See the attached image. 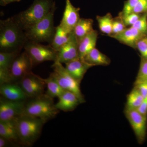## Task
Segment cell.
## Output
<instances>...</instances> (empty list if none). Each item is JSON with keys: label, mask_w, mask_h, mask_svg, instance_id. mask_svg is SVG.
I'll return each instance as SVG.
<instances>
[{"label": "cell", "mask_w": 147, "mask_h": 147, "mask_svg": "<svg viewBox=\"0 0 147 147\" xmlns=\"http://www.w3.org/2000/svg\"><path fill=\"white\" fill-rule=\"evenodd\" d=\"M144 38L145 40H146V42H147V37H145Z\"/></svg>", "instance_id": "f35d334b"}, {"label": "cell", "mask_w": 147, "mask_h": 147, "mask_svg": "<svg viewBox=\"0 0 147 147\" xmlns=\"http://www.w3.org/2000/svg\"><path fill=\"white\" fill-rule=\"evenodd\" d=\"M65 65L67 71L80 83L88 69L92 67L79 57L67 63Z\"/></svg>", "instance_id": "9a60e30c"}, {"label": "cell", "mask_w": 147, "mask_h": 147, "mask_svg": "<svg viewBox=\"0 0 147 147\" xmlns=\"http://www.w3.org/2000/svg\"><path fill=\"white\" fill-rule=\"evenodd\" d=\"M19 54L0 52V68L9 69L13 61Z\"/></svg>", "instance_id": "484cf974"}, {"label": "cell", "mask_w": 147, "mask_h": 147, "mask_svg": "<svg viewBox=\"0 0 147 147\" xmlns=\"http://www.w3.org/2000/svg\"><path fill=\"white\" fill-rule=\"evenodd\" d=\"M93 21L91 18H80L72 32L78 42L93 30Z\"/></svg>", "instance_id": "ffe728a7"}, {"label": "cell", "mask_w": 147, "mask_h": 147, "mask_svg": "<svg viewBox=\"0 0 147 147\" xmlns=\"http://www.w3.org/2000/svg\"><path fill=\"white\" fill-rule=\"evenodd\" d=\"M98 27L101 32L105 34L111 35L114 19L110 13L103 16H96Z\"/></svg>", "instance_id": "d4e9b609"}, {"label": "cell", "mask_w": 147, "mask_h": 147, "mask_svg": "<svg viewBox=\"0 0 147 147\" xmlns=\"http://www.w3.org/2000/svg\"><path fill=\"white\" fill-rule=\"evenodd\" d=\"M138 0H127L125 3L123 9L120 16H123L133 13Z\"/></svg>", "instance_id": "1f68e13d"}, {"label": "cell", "mask_w": 147, "mask_h": 147, "mask_svg": "<svg viewBox=\"0 0 147 147\" xmlns=\"http://www.w3.org/2000/svg\"><path fill=\"white\" fill-rule=\"evenodd\" d=\"M18 83L29 98H33L44 94L46 84L43 78L33 73L32 71Z\"/></svg>", "instance_id": "9c48e42d"}, {"label": "cell", "mask_w": 147, "mask_h": 147, "mask_svg": "<svg viewBox=\"0 0 147 147\" xmlns=\"http://www.w3.org/2000/svg\"><path fill=\"white\" fill-rule=\"evenodd\" d=\"M136 28L143 34H147V13H144L136 23L132 26Z\"/></svg>", "instance_id": "4316f807"}, {"label": "cell", "mask_w": 147, "mask_h": 147, "mask_svg": "<svg viewBox=\"0 0 147 147\" xmlns=\"http://www.w3.org/2000/svg\"><path fill=\"white\" fill-rule=\"evenodd\" d=\"M145 35L134 27L126 28L122 32L112 36L121 43L129 47L136 48L137 42L145 37Z\"/></svg>", "instance_id": "2e32d148"}, {"label": "cell", "mask_w": 147, "mask_h": 147, "mask_svg": "<svg viewBox=\"0 0 147 147\" xmlns=\"http://www.w3.org/2000/svg\"><path fill=\"white\" fill-rule=\"evenodd\" d=\"M144 98L139 91L134 87L127 95L125 109L137 110L142 104Z\"/></svg>", "instance_id": "cb8c5ba5"}, {"label": "cell", "mask_w": 147, "mask_h": 147, "mask_svg": "<svg viewBox=\"0 0 147 147\" xmlns=\"http://www.w3.org/2000/svg\"><path fill=\"white\" fill-rule=\"evenodd\" d=\"M0 94L4 98L14 101H26L29 98L16 83L1 85Z\"/></svg>", "instance_id": "5bb4252c"}, {"label": "cell", "mask_w": 147, "mask_h": 147, "mask_svg": "<svg viewBox=\"0 0 147 147\" xmlns=\"http://www.w3.org/2000/svg\"><path fill=\"white\" fill-rule=\"evenodd\" d=\"M26 102L24 114L39 118L45 121L54 118L59 113L53 98L43 94Z\"/></svg>", "instance_id": "5b68a950"}, {"label": "cell", "mask_w": 147, "mask_h": 147, "mask_svg": "<svg viewBox=\"0 0 147 147\" xmlns=\"http://www.w3.org/2000/svg\"><path fill=\"white\" fill-rule=\"evenodd\" d=\"M24 49L31 59L34 66L47 61L55 62L57 59L58 52L50 44L43 45L28 40Z\"/></svg>", "instance_id": "52a82bcc"}, {"label": "cell", "mask_w": 147, "mask_h": 147, "mask_svg": "<svg viewBox=\"0 0 147 147\" xmlns=\"http://www.w3.org/2000/svg\"><path fill=\"white\" fill-rule=\"evenodd\" d=\"M137 110L143 115L147 117V96L144 98L142 104Z\"/></svg>", "instance_id": "8d00e7d4"}, {"label": "cell", "mask_w": 147, "mask_h": 147, "mask_svg": "<svg viewBox=\"0 0 147 147\" xmlns=\"http://www.w3.org/2000/svg\"><path fill=\"white\" fill-rule=\"evenodd\" d=\"M126 26L124 24L121 16L113 20L112 32L110 36L112 37L122 32L126 29Z\"/></svg>", "instance_id": "83f0119b"}, {"label": "cell", "mask_w": 147, "mask_h": 147, "mask_svg": "<svg viewBox=\"0 0 147 147\" xmlns=\"http://www.w3.org/2000/svg\"><path fill=\"white\" fill-rule=\"evenodd\" d=\"M58 98L59 100L55 104V106L59 110L70 112L75 110L81 104L76 95L69 91H65Z\"/></svg>", "instance_id": "e0dca14e"}, {"label": "cell", "mask_w": 147, "mask_h": 147, "mask_svg": "<svg viewBox=\"0 0 147 147\" xmlns=\"http://www.w3.org/2000/svg\"><path fill=\"white\" fill-rule=\"evenodd\" d=\"M56 8L54 9L39 22L25 31L28 40L41 43L47 42L51 44L56 27L54 25V15Z\"/></svg>", "instance_id": "277c9868"}, {"label": "cell", "mask_w": 147, "mask_h": 147, "mask_svg": "<svg viewBox=\"0 0 147 147\" xmlns=\"http://www.w3.org/2000/svg\"><path fill=\"white\" fill-rule=\"evenodd\" d=\"M84 60L92 67L96 65L107 66L110 63V59L96 47L85 56Z\"/></svg>", "instance_id": "44dd1931"}, {"label": "cell", "mask_w": 147, "mask_h": 147, "mask_svg": "<svg viewBox=\"0 0 147 147\" xmlns=\"http://www.w3.org/2000/svg\"><path fill=\"white\" fill-rule=\"evenodd\" d=\"M71 32L66 31L59 25L56 27V32L51 44H50L57 52L68 42Z\"/></svg>", "instance_id": "7402d4cb"}, {"label": "cell", "mask_w": 147, "mask_h": 147, "mask_svg": "<svg viewBox=\"0 0 147 147\" xmlns=\"http://www.w3.org/2000/svg\"><path fill=\"white\" fill-rule=\"evenodd\" d=\"M147 80V59H142L136 81Z\"/></svg>", "instance_id": "4dcf8cb0"}, {"label": "cell", "mask_w": 147, "mask_h": 147, "mask_svg": "<svg viewBox=\"0 0 147 147\" xmlns=\"http://www.w3.org/2000/svg\"><path fill=\"white\" fill-rule=\"evenodd\" d=\"M26 101H14L1 96L0 121L13 120L24 114Z\"/></svg>", "instance_id": "8fae6325"}, {"label": "cell", "mask_w": 147, "mask_h": 147, "mask_svg": "<svg viewBox=\"0 0 147 147\" xmlns=\"http://www.w3.org/2000/svg\"><path fill=\"white\" fill-rule=\"evenodd\" d=\"M53 71L50 74L64 90L72 92L76 95L81 103L86 102L80 88V82L73 78L67 71L62 63L55 61L52 65Z\"/></svg>", "instance_id": "8992f818"}, {"label": "cell", "mask_w": 147, "mask_h": 147, "mask_svg": "<svg viewBox=\"0 0 147 147\" xmlns=\"http://www.w3.org/2000/svg\"><path fill=\"white\" fill-rule=\"evenodd\" d=\"M16 119L13 120L0 121V137L22 146L16 128Z\"/></svg>", "instance_id": "ac0fdd59"}, {"label": "cell", "mask_w": 147, "mask_h": 147, "mask_svg": "<svg viewBox=\"0 0 147 147\" xmlns=\"http://www.w3.org/2000/svg\"><path fill=\"white\" fill-rule=\"evenodd\" d=\"M56 8V4L53 0H34L27 9L13 17L19 26L25 31L42 20Z\"/></svg>", "instance_id": "7a4b0ae2"}, {"label": "cell", "mask_w": 147, "mask_h": 147, "mask_svg": "<svg viewBox=\"0 0 147 147\" xmlns=\"http://www.w3.org/2000/svg\"><path fill=\"white\" fill-rule=\"evenodd\" d=\"M43 80L47 88L45 94L53 99L56 97H60L65 91L50 75L46 79H43Z\"/></svg>", "instance_id": "603a6c76"}, {"label": "cell", "mask_w": 147, "mask_h": 147, "mask_svg": "<svg viewBox=\"0 0 147 147\" xmlns=\"http://www.w3.org/2000/svg\"><path fill=\"white\" fill-rule=\"evenodd\" d=\"M16 82L11 76L9 69L0 68V86Z\"/></svg>", "instance_id": "f1b7e54d"}, {"label": "cell", "mask_w": 147, "mask_h": 147, "mask_svg": "<svg viewBox=\"0 0 147 147\" xmlns=\"http://www.w3.org/2000/svg\"><path fill=\"white\" fill-rule=\"evenodd\" d=\"M19 146L13 142L0 137V147H15Z\"/></svg>", "instance_id": "d590c367"}, {"label": "cell", "mask_w": 147, "mask_h": 147, "mask_svg": "<svg viewBox=\"0 0 147 147\" xmlns=\"http://www.w3.org/2000/svg\"><path fill=\"white\" fill-rule=\"evenodd\" d=\"M80 9L73 6L70 0H65L63 16L59 25L67 31L71 32L81 18L79 15Z\"/></svg>", "instance_id": "4fadbf2b"}, {"label": "cell", "mask_w": 147, "mask_h": 147, "mask_svg": "<svg viewBox=\"0 0 147 147\" xmlns=\"http://www.w3.org/2000/svg\"><path fill=\"white\" fill-rule=\"evenodd\" d=\"M47 122L26 114L16 119V128L22 146H31L38 139Z\"/></svg>", "instance_id": "3957f363"}, {"label": "cell", "mask_w": 147, "mask_h": 147, "mask_svg": "<svg viewBox=\"0 0 147 147\" xmlns=\"http://www.w3.org/2000/svg\"><path fill=\"white\" fill-rule=\"evenodd\" d=\"M98 36L97 31L94 30L79 42V58L84 59L85 56L96 47Z\"/></svg>", "instance_id": "d6986e66"}, {"label": "cell", "mask_w": 147, "mask_h": 147, "mask_svg": "<svg viewBox=\"0 0 147 147\" xmlns=\"http://www.w3.org/2000/svg\"><path fill=\"white\" fill-rule=\"evenodd\" d=\"M133 12L135 13H147V0H138Z\"/></svg>", "instance_id": "e575fe53"}, {"label": "cell", "mask_w": 147, "mask_h": 147, "mask_svg": "<svg viewBox=\"0 0 147 147\" xmlns=\"http://www.w3.org/2000/svg\"><path fill=\"white\" fill-rule=\"evenodd\" d=\"M136 48L139 50L142 58L147 59V42L144 38L137 42Z\"/></svg>", "instance_id": "836d02e7"}, {"label": "cell", "mask_w": 147, "mask_h": 147, "mask_svg": "<svg viewBox=\"0 0 147 147\" xmlns=\"http://www.w3.org/2000/svg\"><path fill=\"white\" fill-rule=\"evenodd\" d=\"M28 41L13 16L0 21V52L21 53Z\"/></svg>", "instance_id": "6da1fadb"}, {"label": "cell", "mask_w": 147, "mask_h": 147, "mask_svg": "<svg viewBox=\"0 0 147 147\" xmlns=\"http://www.w3.org/2000/svg\"><path fill=\"white\" fill-rule=\"evenodd\" d=\"M79 42L71 32L68 42L58 52L57 60L66 63L79 57Z\"/></svg>", "instance_id": "7c38bea8"}, {"label": "cell", "mask_w": 147, "mask_h": 147, "mask_svg": "<svg viewBox=\"0 0 147 147\" xmlns=\"http://www.w3.org/2000/svg\"><path fill=\"white\" fill-rule=\"evenodd\" d=\"M121 16L124 24L126 26H132L134 25L139 18L141 15L139 13H131L125 16Z\"/></svg>", "instance_id": "f546056e"}, {"label": "cell", "mask_w": 147, "mask_h": 147, "mask_svg": "<svg viewBox=\"0 0 147 147\" xmlns=\"http://www.w3.org/2000/svg\"><path fill=\"white\" fill-rule=\"evenodd\" d=\"M124 114L139 144L144 142L147 136V117L137 110L125 109Z\"/></svg>", "instance_id": "ba28073f"}, {"label": "cell", "mask_w": 147, "mask_h": 147, "mask_svg": "<svg viewBox=\"0 0 147 147\" xmlns=\"http://www.w3.org/2000/svg\"><path fill=\"white\" fill-rule=\"evenodd\" d=\"M34 67L31 59L25 51L17 55L9 70L15 82L18 83L24 76L31 72Z\"/></svg>", "instance_id": "30bf717a"}, {"label": "cell", "mask_w": 147, "mask_h": 147, "mask_svg": "<svg viewBox=\"0 0 147 147\" xmlns=\"http://www.w3.org/2000/svg\"><path fill=\"white\" fill-rule=\"evenodd\" d=\"M134 87L142 94L143 97L147 96V80L135 81Z\"/></svg>", "instance_id": "d6a6232c"}, {"label": "cell", "mask_w": 147, "mask_h": 147, "mask_svg": "<svg viewBox=\"0 0 147 147\" xmlns=\"http://www.w3.org/2000/svg\"><path fill=\"white\" fill-rule=\"evenodd\" d=\"M21 1V0H0V5L1 6H5L10 3L18 2Z\"/></svg>", "instance_id": "74e56055"}]
</instances>
